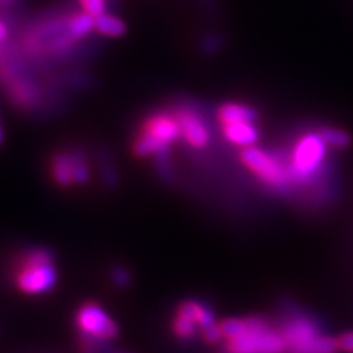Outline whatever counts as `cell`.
I'll use <instances>...</instances> for the list:
<instances>
[{"instance_id":"6da1fadb","label":"cell","mask_w":353,"mask_h":353,"mask_svg":"<svg viewBox=\"0 0 353 353\" xmlns=\"http://www.w3.org/2000/svg\"><path fill=\"white\" fill-rule=\"evenodd\" d=\"M331 148L321 131H306L297 136L285 153H281L290 192L315 190L327 176Z\"/></svg>"},{"instance_id":"7a4b0ae2","label":"cell","mask_w":353,"mask_h":353,"mask_svg":"<svg viewBox=\"0 0 353 353\" xmlns=\"http://www.w3.org/2000/svg\"><path fill=\"white\" fill-rule=\"evenodd\" d=\"M15 289L26 296H44L58 285L54 255L46 248H30L21 253L12 275Z\"/></svg>"},{"instance_id":"3957f363","label":"cell","mask_w":353,"mask_h":353,"mask_svg":"<svg viewBox=\"0 0 353 353\" xmlns=\"http://www.w3.org/2000/svg\"><path fill=\"white\" fill-rule=\"evenodd\" d=\"M216 121L224 140L236 148L256 146L259 140L258 114L249 105L228 102L216 110Z\"/></svg>"},{"instance_id":"277c9868","label":"cell","mask_w":353,"mask_h":353,"mask_svg":"<svg viewBox=\"0 0 353 353\" xmlns=\"http://www.w3.org/2000/svg\"><path fill=\"white\" fill-rule=\"evenodd\" d=\"M240 158L249 174L255 176L263 189L277 194L290 193L289 179H287L281 153L252 146L243 149Z\"/></svg>"},{"instance_id":"5b68a950","label":"cell","mask_w":353,"mask_h":353,"mask_svg":"<svg viewBox=\"0 0 353 353\" xmlns=\"http://www.w3.org/2000/svg\"><path fill=\"white\" fill-rule=\"evenodd\" d=\"M74 327L79 339L94 343L112 345L119 337L118 323L97 302H84L77 307Z\"/></svg>"},{"instance_id":"8992f818","label":"cell","mask_w":353,"mask_h":353,"mask_svg":"<svg viewBox=\"0 0 353 353\" xmlns=\"http://www.w3.org/2000/svg\"><path fill=\"white\" fill-rule=\"evenodd\" d=\"M181 128V139L187 146L194 150H203L212 140V132L206 119L194 106L180 105L172 109Z\"/></svg>"},{"instance_id":"52a82bcc","label":"cell","mask_w":353,"mask_h":353,"mask_svg":"<svg viewBox=\"0 0 353 353\" xmlns=\"http://www.w3.org/2000/svg\"><path fill=\"white\" fill-rule=\"evenodd\" d=\"M225 350L228 353H283L287 352V345L280 331L270 327L267 330L227 340Z\"/></svg>"},{"instance_id":"ba28073f","label":"cell","mask_w":353,"mask_h":353,"mask_svg":"<svg viewBox=\"0 0 353 353\" xmlns=\"http://www.w3.org/2000/svg\"><path fill=\"white\" fill-rule=\"evenodd\" d=\"M140 131L158 143L162 152L168 153L170 146L181 139V128L171 110H157L141 123Z\"/></svg>"},{"instance_id":"9c48e42d","label":"cell","mask_w":353,"mask_h":353,"mask_svg":"<svg viewBox=\"0 0 353 353\" xmlns=\"http://www.w3.org/2000/svg\"><path fill=\"white\" fill-rule=\"evenodd\" d=\"M279 331L289 349L321 334V327L315 318L305 314H294L284 319Z\"/></svg>"},{"instance_id":"30bf717a","label":"cell","mask_w":353,"mask_h":353,"mask_svg":"<svg viewBox=\"0 0 353 353\" xmlns=\"http://www.w3.org/2000/svg\"><path fill=\"white\" fill-rule=\"evenodd\" d=\"M225 340L237 339L255 331L267 330L271 327L270 321L263 316H248V318H228L219 324Z\"/></svg>"},{"instance_id":"8fae6325","label":"cell","mask_w":353,"mask_h":353,"mask_svg":"<svg viewBox=\"0 0 353 353\" xmlns=\"http://www.w3.org/2000/svg\"><path fill=\"white\" fill-rule=\"evenodd\" d=\"M180 312H183L184 315H187L189 318H192L193 321L197 324V327L201 328L202 331L208 327H211L215 323V314L212 311V307L206 305L202 301L197 299H187L184 302H181L179 306H176Z\"/></svg>"},{"instance_id":"7c38bea8","label":"cell","mask_w":353,"mask_h":353,"mask_svg":"<svg viewBox=\"0 0 353 353\" xmlns=\"http://www.w3.org/2000/svg\"><path fill=\"white\" fill-rule=\"evenodd\" d=\"M50 175L53 181L61 187L74 184L72 159L70 152H59L53 154L50 159Z\"/></svg>"},{"instance_id":"4fadbf2b","label":"cell","mask_w":353,"mask_h":353,"mask_svg":"<svg viewBox=\"0 0 353 353\" xmlns=\"http://www.w3.org/2000/svg\"><path fill=\"white\" fill-rule=\"evenodd\" d=\"M339 341L334 337L319 334L315 339L287 349V353H337Z\"/></svg>"},{"instance_id":"5bb4252c","label":"cell","mask_w":353,"mask_h":353,"mask_svg":"<svg viewBox=\"0 0 353 353\" xmlns=\"http://www.w3.org/2000/svg\"><path fill=\"white\" fill-rule=\"evenodd\" d=\"M199 330L201 328L197 327V324L193 321L192 318L180 312L179 309H175V314H174L172 321H171V331L176 339L192 340L196 337Z\"/></svg>"},{"instance_id":"9a60e30c","label":"cell","mask_w":353,"mask_h":353,"mask_svg":"<svg viewBox=\"0 0 353 353\" xmlns=\"http://www.w3.org/2000/svg\"><path fill=\"white\" fill-rule=\"evenodd\" d=\"M94 28L103 36L119 37L125 32V24L117 17L103 14L94 19Z\"/></svg>"},{"instance_id":"2e32d148","label":"cell","mask_w":353,"mask_h":353,"mask_svg":"<svg viewBox=\"0 0 353 353\" xmlns=\"http://www.w3.org/2000/svg\"><path fill=\"white\" fill-rule=\"evenodd\" d=\"M71 159H72V171H74V184H84L87 183L88 176H90V168L81 152L71 150Z\"/></svg>"},{"instance_id":"e0dca14e","label":"cell","mask_w":353,"mask_h":353,"mask_svg":"<svg viewBox=\"0 0 353 353\" xmlns=\"http://www.w3.org/2000/svg\"><path fill=\"white\" fill-rule=\"evenodd\" d=\"M319 131H321L324 140L333 149H341V148L349 145V136L345 131H341L339 128H333V127H325Z\"/></svg>"},{"instance_id":"ac0fdd59","label":"cell","mask_w":353,"mask_h":353,"mask_svg":"<svg viewBox=\"0 0 353 353\" xmlns=\"http://www.w3.org/2000/svg\"><path fill=\"white\" fill-rule=\"evenodd\" d=\"M79 2L84 12H87L88 15L97 18L105 14V9H106L105 0H79Z\"/></svg>"},{"instance_id":"d6986e66","label":"cell","mask_w":353,"mask_h":353,"mask_svg":"<svg viewBox=\"0 0 353 353\" xmlns=\"http://www.w3.org/2000/svg\"><path fill=\"white\" fill-rule=\"evenodd\" d=\"M202 337L206 343H218V341L224 339V334H223V330H221L219 324H214L202 331Z\"/></svg>"},{"instance_id":"ffe728a7","label":"cell","mask_w":353,"mask_h":353,"mask_svg":"<svg viewBox=\"0 0 353 353\" xmlns=\"http://www.w3.org/2000/svg\"><path fill=\"white\" fill-rule=\"evenodd\" d=\"M110 277H112V281L118 285V287H128L131 277H130V272L125 268H114L112 272H110Z\"/></svg>"},{"instance_id":"44dd1931","label":"cell","mask_w":353,"mask_h":353,"mask_svg":"<svg viewBox=\"0 0 353 353\" xmlns=\"http://www.w3.org/2000/svg\"><path fill=\"white\" fill-rule=\"evenodd\" d=\"M337 341H339L340 350L347 352V353H353V331H350V333L341 334L337 339Z\"/></svg>"},{"instance_id":"7402d4cb","label":"cell","mask_w":353,"mask_h":353,"mask_svg":"<svg viewBox=\"0 0 353 353\" xmlns=\"http://www.w3.org/2000/svg\"><path fill=\"white\" fill-rule=\"evenodd\" d=\"M6 37H8V28L2 21H0V41H3Z\"/></svg>"},{"instance_id":"603a6c76","label":"cell","mask_w":353,"mask_h":353,"mask_svg":"<svg viewBox=\"0 0 353 353\" xmlns=\"http://www.w3.org/2000/svg\"><path fill=\"white\" fill-rule=\"evenodd\" d=\"M12 2H15V0H0V6H9L12 5Z\"/></svg>"},{"instance_id":"cb8c5ba5","label":"cell","mask_w":353,"mask_h":353,"mask_svg":"<svg viewBox=\"0 0 353 353\" xmlns=\"http://www.w3.org/2000/svg\"><path fill=\"white\" fill-rule=\"evenodd\" d=\"M0 143H2V127H0Z\"/></svg>"}]
</instances>
